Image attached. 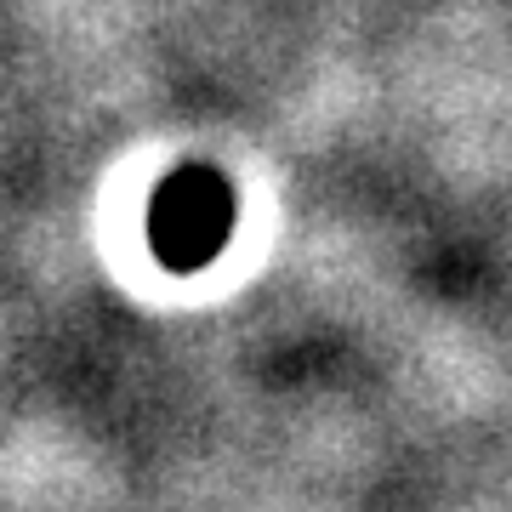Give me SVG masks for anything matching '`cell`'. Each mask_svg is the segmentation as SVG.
Returning a JSON list of instances; mask_svg holds the SVG:
<instances>
[{
  "label": "cell",
  "instance_id": "1",
  "mask_svg": "<svg viewBox=\"0 0 512 512\" xmlns=\"http://www.w3.org/2000/svg\"><path fill=\"white\" fill-rule=\"evenodd\" d=\"M228 188L211 177V171H183L160 188L154 200V245L171 268H194V262H211L228 234Z\"/></svg>",
  "mask_w": 512,
  "mask_h": 512
}]
</instances>
